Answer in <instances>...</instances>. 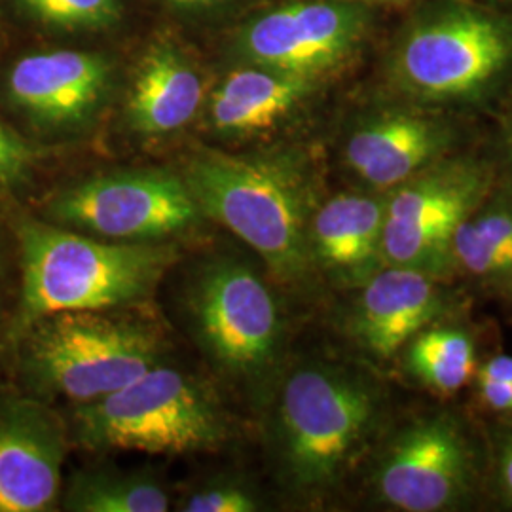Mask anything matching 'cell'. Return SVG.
Returning a JSON list of instances; mask_svg holds the SVG:
<instances>
[{
	"label": "cell",
	"mask_w": 512,
	"mask_h": 512,
	"mask_svg": "<svg viewBox=\"0 0 512 512\" xmlns=\"http://www.w3.org/2000/svg\"><path fill=\"white\" fill-rule=\"evenodd\" d=\"M21 298L14 329L67 311H105L147 300L177 260L158 241H101L50 222L18 226Z\"/></svg>",
	"instance_id": "1"
},
{
	"label": "cell",
	"mask_w": 512,
	"mask_h": 512,
	"mask_svg": "<svg viewBox=\"0 0 512 512\" xmlns=\"http://www.w3.org/2000/svg\"><path fill=\"white\" fill-rule=\"evenodd\" d=\"M183 179L200 213L255 249L279 279L298 281L306 275L315 209L298 165L281 158L202 154Z\"/></svg>",
	"instance_id": "2"
},
{
	"label": "cell",
	"mask_w": 512,
	"mask_h": 512,
	"mask_svg": "<svg viewBox=\"0 0 512 512\" xmlns=\"http://www.w3.org/2000/svg\"><path fill=\"white\" fill-rule=\"evenodd\" d=\"M382 395L348 368L308 365L294 370L279 395L277 440L289 482L319 492L348 473L374 435Z\"/></svg>",
	"instance_id": "3"
},
{
	"label": "cell",
	"mask_w": 512,
	"mask_h": 512,
	"mask_svg": "<svg viewBox=\"0 0 512 512\" xmlns=\"http://www.w3.org/2000/svg\"><path fill=\"white\" fill-rule=\"evenodd\" d=\"M74 433L90 450L177 456L219 446L228 427L207 387L158 363L107 397L78 404Z\"/></svg>",
	"instance_id": "4"
},
{
	"label": "cell",
	"mask_w": 512,
	"mask_h": 512,
	"mask_svg": "<svg viewBox=\"0 0 512 512\" xmlns=\"http://www.w3.org/2000/svg\"><path fill=\"white\" fill-rule=\"evenodd\" d=\"M23 336L27 378L76 404L99 401L162 361L154 330L101 311L50 315Z\"/></svg>",
	"instance_id": "5"
},
{
	"label": "cell",
	"mask_w": 512,
	"mask_h": 512,
	"mask_svg": "<svg viewBox=\"0 0 512 512\" xmlns=\"http://www.w3.org/2000/svg\"><path fill=\"white\" fill-rule=\"evenodd\" d=\"M190 310L203 349L228 376L256 380L274 366L283 321L253 268L234 258L207 264L194 281Z\"/></svg>",
	"instance_id": "6"
},
{
	"label": "cell",
	"mask_w": 512,
	"mask_h": 512,
	"mask_svg": "<svg viewBox=\"0 0 512 512\" xmlns=\"http://www.w3.org/2000/svg\"><path fill=\"white\" fill-rule=\"evenodd\" d=\"M490 190L484 165L435 162L385 200L382 255L385 266H403L440 277L452 270L450 243L459 222L480 207Z\"/></svg>",
	"instance_id": "7"
},
{
	"label": "cell",
	"mask_w": 512,
	"mask_h": 512,
	"mask_svg": "<svg viewBox=\"0 0 512 512\" xmlns=\"http://www.w3.org/2000/svg\"><path fill=\"white\" fill-rule=\"evenodd\" d=\"M59 226L116 241H158L202 217L183 177L167 171H122L73 184L48 203Z\"/></svg>",
	"instance_id": "8"
},
{
	"label": "cell",
	"mask_w": 512,
	"mask_h": 512,
	"mask_svg": "<svg viewBox=\"0 0 512 512\" xmlns=\"http://www.w3.org/2000/svg\"><path fill=\"white\" fill-rule=\"evenodd\" d=\"M511 31L488 14L454 10L420 25L397 57L406 90L429 101L469 99L511 63Z\"/></svg>",
	"instance_id": "9"
},
{
	"label": "cell",
	"mask_w": 512,
	"mask_h": 512,
	"mask_svg": "<svg viewBox=\"0 0 512 512\" xmlns=\"http://www.w3.org/2000/svg\"><path fill=\"white\" fill-rule=\"evenodd\" d=\"M475 476V450L461 423L433 414L408 423L393 437L374 473V486L393 509L439 512L467 499Z\"/></svg>",
	"instance_id": "10"
},
{
	"label": "cell",
	"mask_w": 512,
	"mask_h": 512,
	"mask_svg": "<svg viewBox=\"0 0 512 512\" xmlns=\"http://www.w3.org/2000/svg\"><path fill=\"white\" fill-rule=\"evenodd\" d=\"M363 25V10L351 4H293L256 19L241 48L258 67L313 80L348 57Z\"/></svg>",
	"instance_id": "11"
},
{
	"label": "cell",
	"mask_w": 512,
	"mask_h": 512,
	"mask_svg": "<svg viewBox=\"0 0 512 512\" xmlns=\"http://www.w3.org/2000/svg\"><path fill=\"white\" fill-rule=\"evenodd\" d=\"M67 437L44 403L0 395V512L52 509L61 488Z\"/></svg>",
	"instance_id": "12"
},
{
	"label": "cell",
	"mask_w": 512,
	"mask_h": 512,
	"mask_svg": "<svg viewBox=\"0 0 512 512\" xmlns=\"http://www.w3.org/2000/svg\"><path fill=\"white\" fill-rule=\"evenodd\" d=\"M109 84L105 57L55 50L19 57L6 76V95L37 128L73 129L97 112Z\"/></svg>",
	"instance_id": "13"
},
{
	"label": "cell",
	"mask_w": 512,
	"mask_h": 512,
	"mask_svg": "<svg viewBox=\"0 0 512 512\" xmlns=\"http://www.w3.org/2000/svg\"><path fill=\"white\" fill-rule=\"evenodd\" d=\"M437 277L403 266H384L361 285L349 317L353 340L376 361H389L446 311Z\"/></svg>",
	"instance_id": "14"
},
{
	"label": "cell",
	"mask_w": 512,
	"mask_h": 512,
	"mask_svg": "<svg viewBox=\"0 0 512 512\" xmlns=\"http://www.w3.org/2000/svg\"><path fill=\"white\" fill-rule=\"evenodd\" d=\"M385 202L368 194H338L310 222L311 262L346 285H363L384 268Z\"/></svg>",
	"instance_id": "15"
},
{
	"label": "cell",
	"mask_w": 512,
	"mask_h": 512,
	"mask_svg": "<svg viewBox=\"0 0 512 512\" xmlns=\"http://www.w3.org/2000/svg\"><path fill=\"white\" fill-rule=\"evenodd\" d=\"M448 145L450 133L439 120L414 112H389L349 137L346 160L365 183L391 190L435 164Z\"/></svg>",
	"instance_id": "16"
},
{
	"label": "cell",
	"mask_w": 512,
	"mask_h": 512,
	"mask_svg": "<svg viewBox=\"0 0 512 512\" xmlns=\"http://www.w3.org/2000/svg\"><path fill=\"white\" fill-rule=\"evenodd\" d=\"M200 74L171 48H154L141 61L129 90V126L143 135H167L194 120L202 107Z\"/></svg>",
	"instance_id": "17"
},
{
	"label": "cell",
	"mask_w": 512,
	"mask_h": 512,
	"mask_svg": "<svg viewBox=\"0 0 512 512\" xmlns=\"http://www.w3.org/2000/svg\"><path fill=\"white\" fill-rule=\"evenodd\" d=\"M308 78L277 73L266 67L239 69L211 95L213 128L230 135H251L274 128L311 92Z\"/></svg>",
	"instance_id": "18"
},
{
	"label": "cell",
	"mask_w": 512,
	"mask_h": 512,
	"mask_svg": "<svg viewBox=\"0 0 512 512\" xmlns=\"http://www.w3.org/2000/svg\"><path fill=\"white\" fill-rule=\"evenodd\" d=\"M404 349L408 370L440 395L456 393L476 374L475 346L463 330L429 327Z\"/></svg>",
	"instance_id": "19"
},
{
	"label": "cell",
	"mask_w": 512,
	"mask_h": 512,
	"mask_svg": "<svg viewBox=\"0 0 512 512\" xmlns=\"http://www.w3.org/2000/svg\"><path fill=\"white\" fill-rule=\"evenodd\" d=\"M452 264L476 277L512 274V209H475L461 220L450 243Z\"/></svg>",
	"instance_id": "20"
},
{
	"label": "cell",
	"mask_w": 512,
	"mask_h": 512,
	"mask_svg": "<svg viewBox=\"0 0 512 512\" xmlns=\"http://www.w3.org/2000/svg\"><path fill=\"white\" fill-rule=\"evenodd\" d=\"M67 509L82 512H165L169 495L143 475L93 471L74 478Z\"/></svg>",
	"instance_id": "21"
},
{
	"label": "cell",
	"mask_w": 512,
	"mask_h": 512,
	"mask_svg": "<svg viewBox=\"0 0 512 512\" xmlns=\"http://www.w3.org/2000/svg\"><path fill=\"white\" fill-rule=\"evenodd\" d=\"M33 18L65 29L103 27L120 14V0H18Z\"/></svg>",
	"instance_id": "22"
},
{
	"label": "cell",
	"mask_w": 512,
	"mask_h": 512,
	"mask_svg": "<svg viewBox=\"0 0 512 512\" xmlns=\"http://www.w3.org/2000/svg\"><path fill=\"white\" fill-rule=\"evenodd\" d=\"M186 512H253L258 501L251 490L236 482H219L190 495L181 507Z\"/></svg>",
	"instance_id": "23"
},
{
	"label": "cell",
	"mask_w": 512,
	"mask_h": 512,
	"mask_svg": "<svg viewBox=\"0 0 512 512\" xmlns=\"http://www.w3.org/2000/svg\"><path fill=\"white\" fill-rule=\"evenodd\" d=\"M35 160L37 150L14 129L0 122V188L25 183Z\"/></svg>",
	"instance_id": "24"
},
{
	"label": "cell",
	"mask_w": 512,
	"mask_h": 512,
	"mask_svg": "<svg viewBox=\"0 0 512 512\" xmlns=\"http://www.w3.org/2000/svg\"><path fill=\"white\" fill-rule=\"evenodd\" d=\"M475 380L482 403L495 412H512V380Z\"/></svg>",
	"instance_id": "25"
},
{
	"label": "cell",
	"mask_w": 512,
	"mask_h": 512,
	"mask_svg": "<svg viewBox=\"0 0 512 512\" xmlns=\"http://www.w3.org/2000/svg\"><path fill=\"white\" fill-rule=\"evenodd\" d=\"M478 380H512V357L495 355L488 363L476 368Z\"/></svg>",
	"instance_id": "26"
},
{
	"label": "cell",
	"mask_w": 512,
	"mask_h": 512,
	"mask_svg": "<svg viewBox=\"0 0 512 512\" xmlns=\"http://www.w3.org/2000/svg\"><path fill=\"white\" fill-rule=\"evenodd\" d=\"M499 482L505 497L512 503V435L503 442L499 454Z\"/></svg>",
	"instance_id": "27"
},
{
	"label": "cell",
	"mask_w": 512,
	"mask_h": 512,
	"mask_svg": "<svg viewBox=\"0 0 512 512\" xmlns=\"http://www.w3.org/2000/svg\"><path fill=\"white\" fill-rule=\"evenodd\" d=\"M175 4H183V6H196V4H209L215 0H173Z\"/></svg>",
	"instance_id": "28"
},
{
	"label": "cell",
	"mask_w": 512,
	"mask_h": 512,
	"mask_svg": "<svg viewBox=\"0 0 512 512\" xmlns=\"http://www.w3.org/2000/svg\"><path fill=\"white\" fill-rule=\"evenodd\" d=\"M507 141H509V148H511V156H512V124H511V129H509V139H507Z\"/></svg>",
	"instance_id": "29"
},
{
	"label": "cell",
	"mask_w": 512,
	"mask_h": 512,
	"mask_svg": "<svg viewBox=\"0 0 512 512\" xmlns=\"http://www.w3.org/2000/svg\"><path fill=\"white\" fill-rule=\"evenodd\" d=\"M509 277H511V294H512V274L509 275Z\"/></svg>",
	"instance_id": "30"
}]
</instances>
